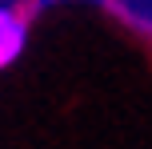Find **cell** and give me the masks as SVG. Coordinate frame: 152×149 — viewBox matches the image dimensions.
Returning <instances> with one entry per match:
<instances>
[{"label": "cell", "instance_id": "obj_1", "mask_svg": "<svg viewBox=\"0 0 152 149\" xmlns=\"http://www.w3.org/2000/svg\"><path fill=\"white\" fill-rule=\"evenodd\" d=\"M24 36H28L24 16L12 12V8H0V69H4V64H12L16 56H20Z\"/></svg>", "mask_w": 152, "mask_h": 149}]
</instances>
